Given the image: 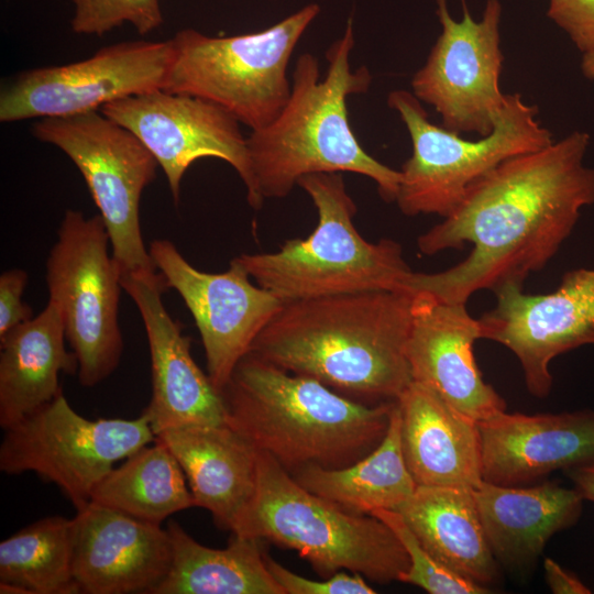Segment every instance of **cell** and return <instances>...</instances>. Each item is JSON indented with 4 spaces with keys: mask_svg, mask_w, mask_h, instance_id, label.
I'll list each match as a JSON object with an SVG mask.
<instances>
[{
    "mask_svg": "<svg viewBox=\"0 0 594 594\" xmlns=\"http://www.w3.org/2000/svg\"><path fill=\"white\" fill-rule=\"evenodd\" d=\"M590 134L573 131L551 144L510 157L465 194L441 222L418 237L433 255L472 244L466 258L438 273L413 272L407 290L465 302L472 294L522 286L541 271L594 204V168L584 165Z\"/></svg>",
    "mask_w": 594,
    "mask_h": 594,
    "instance_id": "1",
    "label": "cell"
},
{
    "mask_svg": "<svg viewBox=\"0 0 594 594\" xmlns=\"http://www.w3.org/2000/svg\"><path fill=\"white\" fill-rule=\"evenodd\" d=\"M413 297L373 290L285 301L249 353L352 399L396 400L413 382Z\"/></svg>",
    "mask_w": 594,
    "mask_h": 594,
    "instance_id": "2",
    "label": "cell"
},
{
    "mask_svg": "<svg viewBox=\"0 0 594 594\" xmlns=\"http://www.w3.org/2000/svg\"><path fill=\"white\" fill-rule=\"evenodd\" d=\"M353 21L326 53L327 73L320 79L319 62L301 54L292 75V89L280 113L248 136L252 172L258 197H286L309 174L350 172L371 178L381 197L395 201L400 172L371 156L354 134L348 110L352 95L366 92L370 70L351 69Z\"/></svg>",
    "mask_w": 594,
    "mask_h": 594,
    "instance_id": "3",
    "label": "cell"
},
{
    "mask_svg": "<svg viewBox=\"0 0 594 594\" xmlns=\"http://www.w3.org/2000/svg\"><path fill=\"white\" fill-rule=\"evenodd\" d=\"M228 424L289 473L348 466L383 440L395 400L367 405L252 353L222 391Z\"/></svg>",
    "mask_w": 594,
    "mask_h": 594,
    "instance_id": "4",
    "label": "cell"
},
{
    "mask_svg": "<svg viewBox=\"0 0 594 594\" xmlns=\"http://www.w3.org/2000/svg\"><path fill=\"white\" fill-rule=\"evenodd\" d=\"M318 212L305 239L286 241L271 253L234 257L257 285L284 301L373 290H407L413 273L402 245L392 239L366 241L353 218L356 205L341 173H316L298 183Z\"/></svg>",
    "mask_w": 594,
    "mask_h": 594,
    "instance_id": "5",
    "label": "cell"
},
{
    "mask_svg": "<svg viewBox=\"0 0 594 594\" xmlns=\"http://www.w3.org/2000/svg\"><path fill=\"white\" fill-rule=\"evenodd\" d=\"M231 532L296 550L322 579L350 571L385 584L409 568L404 546L385 522L308 491L260 450L254 496Z\"/></svg>",
    "mask_w": 594,
    "mask_h": 594,
    "instance_id": "6",
    "label": "cell"
},
{
    "mask_svg": "<svg viewBox=\"0 0 594 594\" xmlns=\"http://www.w3.org/2000/svg\"><path fill=\"white\" fill-rule=\"evenodd\" d=\"M319 13L309 3L265 30L232 36L180 30L170 38L174 61L163 90L205 99L252 131L263 129L288 101L290 57Z\"/></svg>",
    "mask_w": 594,
    "mask_h": 594,
    "instance_id": "7",
    "label": "cell"
},
{
    "mask_svg": "<svg viewBox=\"0 0 594 594\" xmlns=\"http://www.w3.org/2000/svg\"><path fill=\"white\" fill-rule=\"evenodd\" d=\"M387 103L399 114L411 140L413 152L399 170L395 200L409 217H448L466 191L501 163L553 142L537 118V107L517 92L506 94L494 131L477 140L433 124L413 92L394 90Z\"/></svg>",
    "mask_w": 594,
    "mask_h": 594,
    "instance_id": "8",
    "label": "cell"
},
{
    "mask_svg": "<svg viewBox=\"0 0 594 594\" xmlns=\"http://www.w3.org/2000/svg\"><path fill=\"white\" fill-rule=\"evenodd\" d=\"M109 246L100 215L86 217L68 209L46 260L48 300L62 314L84 387H94L109 377L123 352L119 324L123 288Z\"/></svg>",
    "mask_w": 594,
    "mask_h": 594,
    "instance_id": "9",
    "label": "cell"
},
{
    "mask_svg": "<svg viewBox=\"0 0 594 594\" xmlns=\"http://www.w3.org/2000/svg\"><path fill=\"white\" fill-rule=\"evenodd\" d=\"M32 133L62 150L79 169L120 273L157 271L140 224L141 196L158 166L146 146L101 111L38 119Z\"/></svg>",
    "mask_w": 594,
    "mask_h": 594,
    "instance_id": "10",
    "label": "cell"
},
{
    "mask_svg": "<svg viewBox=\"0 0 594 594\" xmlns=\"http://www.w3.org/2000/svg\"><path fill=\"white\" fill-rule=\"evenodd\" d=\"M147 416L87 419L63 391L50 403L4 429L0 470L34 472L57 485L76 510L85 507L98 482L119 460L154 442Z\"/></svg>",
    "mask_w": 594,
    "mask_h": 594,
    "instance_id": "11",
    "label": "cell"
},
{
    "mask_svg": "<svg viewBox=\"0 0 594 594\" xmlns=\"http://www.w3.org/2000/svg\"><path fill=\"white\" fill-rule=\"evenodd\" d=\"M441 34L411 79L413 94L433 107L442 127L457 133L490 135L505 105L499 25L502 4L487 0L480 20L466 8L457 21L447 0H436Z\"/></svg>",
    "mask_w": 594,
    "mask_h": 594,
    "instance_id": "12",
    "label": "cell"
},
{
    "mask_svg": "<svg viewBox=\"0 0 594 594\" xmlns=\"http://www.w3.org/2000/svg\"><path fill=\"white\" fill-rule=\"evenodd\" d=\"M174 61L172 40L131 41L66 65L25 70L0 94V121L67 117L164 89Z\"/></svg>",
    "mask_w": 594,
    "mask_h": 594,
    "instance_id": "13",
    "label": "cell"
},
{
    "mask_svg": "<svg viewBox=\"0 0 594 594\" xmlns=\"http://www.w3.org/2000/svg\"><path fill=\"white\" fill-rule=\"evenodd\" d=\"M100 111L131 131L163 169L175 202L186 170L205 157L230 164L246 188L253 209H261L248 147L240 122L216 103L163 89L127 97Z\"/></svg>",
    "mask_w": 594,
    "mask_h": 594,
    "instance_id": "14",
    "label": "cell"
},
{
    "mask_svg": "<svg viewBox=\"0 0 594 594\" xmlns=\"http://www.w3.org/2000/svg\"><path fill=\"white\" fill-rule=\"evenodd\" d=\"M148 252L167 288L175 289L190 311L205 349L207 371L222 393L239 362L284 300L254 285L233 258L222 273L194 267L166 239L151 242Z\"/></svg>",
    "mask_w": 594,
    "mask_h": 594,
    "instance_id": "15",
    "label": "cell"
},
{
    "mask_svg": "<svg viewBox=\"0 0 594 594\" xmlns=\"http://www.w3.org/2000/svg\"><path fill=\"white\" fill-rule=\"evenodd\" d=\"M496 305L477 320L481 339L509 349L519 360L528 392L544 398L552 387L550 362L594 344V270L566 272L558 288L531 295L507 284L494 292Z\"/></svg>",
    "mask_w": 594,
    "mask_h": 594,
    "instance_id": "16",
    "label": "cell"
},
{
    "mask_svg": "<svg viewBox=\"0 0 594 594\" xmlns=\"http://www.w3.org/2000/svg\"><path fill=\"white\" fill-rule=\"evenodd\" d=\"M123 290L142 318L151 358L152 397L143 413L154 435L178 427L227 424L222 396L196 364L190 339L163 302L166 283L158 271L121 274Z\"/></svg>",
    "mask_w": 594,
    "mask_h": 594,
    "instance_id": "17",
    "label": "cell"
},
{
    "mask_svg": "<svg viewBox=\"0 0 594 594\" xmlns=\"http://www.w3.org/2000/svg\"><path fill=\"white\" fill-rule=\"evenodd\" d=\"M481 339L479 320L465 302L443 301L414 293L407 359L414 382L437 393L460 414L480 422L506 410L503 397L485 383L473 345Z\"/></svg>",
    "mask_w": 594,
    "mask_h": 594,
    "instance_id": "18",
    "label": "cell"
},
{
    "mask_svg": "<svg viewBox=\"0 0 594 594\" xmlns=\"http://www.w3.org/2000/svg\"><path fill=\"white\" fill-rule=\"evenodd\" d=\"M170 559V538L162 525L94 502L73 518V573L80 593L152 594Z\"/></svg>",
    "mask_w": 594,
    "mask_h": 594,
    "instance_id": "19",
    "label": "cell"
},
{
    "mask_svg": "<svg viewBox=\"0 0 594 594\" xmlns=\"http://www.w3.org/2000/svg\"><path fill=\"white\" fill-rule=\"evenodd\" d=\"M479 424L482 479L521 486L594 457V410L501 411Z\"/></svg>",
    "mask_w": 594,
    "mask_h": 594,
    "instance_id": "20",
    "label": "cell"
},
{
    "mask_svg": "<svg viewBox=\"0 0 594 594\" xmlns=\"http://www.w3.org/2000/svg\"><path fill=\"white\" fill-rule=\"evenodd\" d=\"M396 402L402 450L417 486L477 487L483 481L479 424L418 382Z\"/></svg>",
    "mask_w": 594,
    "mask_h": 594,
    "instance_id": "21",
    "label": "cell"
},
{
    "mask_svg": "<svg viewBox=\"0 0 594 594\" xmlns=\"http://www.w3.org/2000/svg\"><path fill=\"white\" fill-rule=\"evenodd\" d=\"M156 438L183 469L195 506L232 531L256 490L258 450L228 422L172 428Z\"/></svg>",
    "mask_w": 594,
    "mask_h": 594,
    "instance_id": "22",
    "label": "cell"
},
{
    "mask_svg": "<svg viewBox=\"0 0 594 594\" xmlns=\"http://www.w3.org/2000/svg\"><path fill=\"white\" fill-rule=\"evenodd\" d=\"M473 495L496 561L512 569L537 562L553 535L578 522L584 502L574 487L553 481L528 486L482 481Z\"/></svg>",
    "mask_w": 594,
    "mask_h": 594,
    "instance_id": "23",
    "label": "cell"
},
{
    "mask_svg": "<svg viewBox=\"0 0 594 594\" xmlns=\"http://www.w3.org/2000/svg\"><path fill=\"white\" fill-rule=\"evenodd\" d=\"M63 317L48 300L29 321L0 338V426L4 430L61 392L59 374H74L78 361L66 350Z\"/></svg>",
    "mask_w": 594,
    "mask_h": 594,
    "instance_id": "24",
    "label": "cell"
},
{
    "mask_svg": "<svg viewBox=\"0 0 594 594\" xmlns=\"http://www.w3.org/2000/svg\"><path fill=\"white\" fill-rule=\"evenodd\" d=\"M473 490L417 486L398 512L422 547L441 564L481 586L498 580Z\"/></svg>",
    "mask_w": 594,
    "mask_h": 594,
    "instance_id": "25",
    "label": "cell"
},
{
    "mask_svg": "<svg viewBox=\"0 0 594 594\" xmlns=\"http://www.w3.org/2000/svg\"><path fill=\"white\" fill-rule=\"evenodd\" d=\"M172 559L152 594H285L268 570L260 540L233 535L224 549L196 541L169 520Z\"/></svg>",
    "mask_w": 594,
    "mask_h": 594,
    "instance_id": "26",
    "label": "cell"
},
{
    "mask_svg": "<svg viewBox=\"0 0 594 594\" xmlns=\"http://www.w3.org/2000/svg\"><path fill=\"white\" fill-rule=\"evenodd\" d=\"M292 475L308 491L354 514L398 510L413 496L417 484L402 450L397 402L383 440L369 454L344 468L310 465Z\"/></svg>",
    "mask_w": 594,
    "mask_h": 594,
    "instance_id": "27",
    "label": "cell"
},
{
    "mask_svg": "<svg viewBox=\"0 0 594 594\" xmlns=\"http://www.w3.org/2000/svg\"><path fill=\"white\" fill-rule=\"evenodd\" d=\"M178 461L167 446L155 438L118 468H112L95 486L90 502L136 519L162 525L195 502Z\"/></svg>",
    "mask_w": 594,
    "mask_h": 594,
    "instance_id": "28",
    "label": "cell"
},
{
    "mask_svg": "<svg viewBox=\"0 0 594 594\" xmlns=\"http://www.w3.org/2000/svg\"><path fill=\"white\" fill-rule=\"evenodd\" d=\"M1 594H77L73 519L51 516L0 543Z\"/></svg>",
    "mask_w": 594,
    "mask_h": 594,
    "instance_id": "29",
    "label": "cell"
},
{
    "mask_svg": "<svg viewBox=\"0 0 594 594\" xmlns=\"http://www.w3.org/2000/svg\"><path fill=\"white\" fill-rule=\"evenodd\" d=\"M371 515L391 528L409 557V568L400 575L399 582L416 585L430 594L490 593V588L469 581L436 560L422 547L398 512L380 509Z\"/></svg>",
    "mask_w": 594,
    "mask_h": 594,
    "instance_id": "30",
    "label": "cell"
},
{
    "mask_svg": "<svg viewBox=\"0 0 594 594\" xmlns=\"http://www.w3.org/2000/svg\"><path fill=\"white\" fill-rule=\"evenodd\" d=\"M70 21L76 34L103 35L130 23L139 34L156 30L163 22L160 0H72Z\"/></svg>",
    "mask_w": 594,
    "mask_h": 594,
    "instance_id": "31",
    "label": "cell"
},
{
    "mask_svg": "<svg viewBox=\"0 0 594 594\" xmlns=\"http://www.w3.org/2000/svg\"><path fill=\"white\" fill-rule=\"evenodd\" d=\"M268 570L285 594H374L376 591L359 573L340 571L320 581L300 576L266 554Z\"/></svg>",
    "mask_w": 594,
    "mask_h": 594,
    "instance_id": "32",
    "label": "cell"
},
{
    "mask_svg": "<svg viewBox=\"0 0 594 594\" xmlns=\"http://www.w3.org/2000/svg\"><path fill=\"white\" fill-rule=\"evenodd\" d=\"M547 14L583 55L594 52V0H549Z\"/></svg>",
    "mask_w": 594,
    "mask_h": 594,
    "instance_id": "33",
    "label": "cell"
},
{
    "mask_svg": "<svg viewBox=\"0 0 594 594\" xmlns=\"http://www.w3.org/2000/svg\"><path fill=\"white\" fill-rule=\"evenodd\" d=\"M28 274L21 268L4 271L0 276V338L32 319V308L23 301Z\"/></svg>",
    "mask_w": 594,
    "mask_h": 594,
    "instance_id": "34",
    "label": "cell"
},
{
    "mask_svg": "<svg viewBox=\"0 0 594 594\" xmlns=\"http://www.w3.org/2000/svg\"><path fill=\"white\" fill-rule=\"evenodd\" d=\"M544 578L554 594H588L591 590L572 572L563 569L558 562L546 558L543 562Z\"/></svg>",
    "mask_w": 594,
    "mask_h": 594,
    "instance_id": "35",
    "label": "cell"
},
{
    "mask_svg": "<svg viewBox=\"0 0 594 594\" xmlns=\"http://www.w3.org/2000/svg\"><path fill=\"white\" fill-rule=\"evenodd\" d=\"M563 472L582 498L594 503V457Z\"/></svg>",
    "mask_w": 594,
    "mask_h": 594,
    "instance_id": "36",
    "label": "cell"
},
{
    "mask_svg": "<svg viewBox=\"0 0 594 594\" xmlns=\"http://www.w3.org/2000/svg\"><path fill=\"white\" fill-rule=\"evenodd\" d=\"M581 70L586 78L594 80V52L583 55Z\"/></svg>",
    "mask_w": 594,
    "mask_h": 594,
    "instance_id": "37",
    "label": "cell"
}]
</instances>
